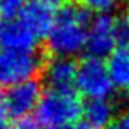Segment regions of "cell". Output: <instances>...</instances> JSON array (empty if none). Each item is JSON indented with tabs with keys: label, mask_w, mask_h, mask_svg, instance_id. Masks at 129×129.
Segmentation results:
<instances>
[{
	"label": "cell",
	"mask_w": 129,
	"mask_h": 129,
	"mask_svg": "<svg viewBox=\"0 0 129 129\" xmlns=\"http://www.w3.org/2000/svg\"><path fill=\"white\" fill-rule=\"evenodd\" d=\"M90 13L80 3L60 5L57 18L47 33V49L56 57H74L87 49Z\"/></svg>",
	"instance_id": "cell-1"
},
{
	"label": "cell",
	"mask_w": 129,
	"mask_h": 129,
	"mask_svg": "<svg viewBox=\"0 0 129 129\" xmlns=\"http://www.w3.org/2000/svg\"><path fill=\"white\" fill-rule=\"evenodd\" d=\"M35 113L44 129H64L79 121L83 114V105L74 90L49 88L43 93Z\"/></svg>",
	"instance_id": "cell-2"
},
{
	"label": "cell",
	"mask_w": 129,
	"mask_h": 129,
	"mask_svg": "<svg viewBox=\"0 0 129 129\" xmlns=\"http://www.w3.org/2000/svg\"><path fill=\"white\" fill-rule=\"evenodd\" d=\"M43 70V57L35 49H0V87L33 80Z\"/></svg>",
	"instance_id": "cell-3"
},
{
	"label": "cell",
	"mask_w": 129,
	"mask_h": 129,
	"mask_svg": "<svg viewBox=\"0 0 129 129\" xmlns=\"http://www.w3.org/2000/svg\"><path fill=\"white\" fill-rule=\"evenodd\" d=\"M75 87L88 100L110 98V95L113 93V88H116L108 72V66L101 59L91 56L80 62L79 70H77Z\"/></svg>",
	"instance_id": "cell-4"
},
{
	"label": "cell",
	"mask_w": 129,
	"mask_h": 129,
	"mask_svg": "<svg viewBox=\"0 0 129 129\" xmlns=\"http://www.w3.org/2000/svg\"><path fill=\"white\" fill-rule=\"evenodd\" d=\"M118 44L116 26L114 18L108 13H98L90 23L87 38V51L91 57H103L110 56Z\"/></svg>",
	"instance_id": "cell-5"
},
{
	"label": "cell",
	"mask_w": 129,
	"mask_h": 129,
	"mask_svg": "<svg viewBox=\"0 0 129 129\" xmlns=\"http://www.w3.org/2000/svg\"><path fill=\"white\" fill-rule=\"evenodd\" d=\"M41 96V85L35 79L13 85L5 93V113L15 119L28 116L31 111H36Z\"/></svg>",
	"instance_id": "cell-6"
},
{
	"label": "cell",
	"mask_w": 129,
	"mask_h": 129,
	"mask_svg": "<svg viewBox=\"0 0 129 129\" xmlns=\"http://www.w3.org/2000/svg\"><path fill=\"white\" fill-rule=\"evenodd\" d=\"M59 8L60 7L57 0H28L26 7L23 8L18 18H21L41 39L43 36H47V33L51 31L57 18Z\"/></svg>",
	"instance_id": "cell-7"
},
{
	"label": "cell",
	"mask_w": 129,
	"mask_h": 129,
	"mask_svg": "<svg viewBox=\"0 0 129 129\" xmlns=\"http://www.w3.org/2000/svg\"><path fill=\"white\" fill-rule=\"evenodd\" d=\"M39 38L21 18L8 20L0 31V44L7 49H35Z\"/></svg>",
	"instance_id": "cell-8"
},
{
	"label": "cell",
	"mask_w": 129,
	"mask_h": 129,
	"mask_svg": "<svg viewBox=\"0 0 129 129\" xmlns=\"http://www.w3.org/2000/svg\"><path fill=\"white\" fill-rule=\"evenodd\" d=\"M79 66L72 57H56L44 69V77L52 90H72L75 87Z\"/></svg>",
	"instance_id": "cell-9"
},
{
	"label": "cell",
	"mask_w": 129,
	"mask_h": 129,
	"mask_svg": "<svg viewBox=\"0 0 129 129\" xmlns=\"http://www.w3.org/2000/svg\"><path fill=\"white\" fill-rule=\"evenodd\" d=\"M83 118L95 129H105L116 118V108L110 98H91L83 105Z\"/></svg>",
	"instance_id": "cell-10"
},
{
	"label": "cell",
	"mask_w": 129,
	"mask_h": 129,
	"mask_svg": "<svg viewBox=\"0 0 129 129\" xmlns=\"http://www.w3.org/2000/svg\"><path fill=\"white\" fill-rule=\"evenodd\" d=\"M108 72L114 87L119 90H129V47L114 49L108 56Z\"/></svg>",
	"instance_id": "cell-11"
},
{
	"label": "cell",
	"mask_w": 129,
	"mask_h": 129,
	"mask_svg": "<svg viewBox=\"0 0 129 129\" xmlns=\"http://www.w3.org/2000/svg\"><path fill=\"white\" fill-rule=\"evenodd\" d=\"M26 3L28 0H0V18L7 20V21L18 18Z\"/></svg>",
	"instance_id": "cell-12"
},
{
	"label": "cell",
	"mask_w": 129,
	"mask_h": 129,
	"mask_svg": "<svg viewBox=\"0 0 129 129\" xmlns=\"http://www.w3.org/2000/svg\"><path fill=\"white\" fill-rule=\"evenodd\" d=\"M114 26H116L118 44H121L123 47H129V10L114 18Z\"/></svg>",
	"instance_id": "cell-13"
},
{
	"label": "cell",
	"mask_w": 129,
	"mask_h": 129,
	"mask_svg": "<svg viewBox=\"0 0 129 129\" xmlns=\"http://www.w3.org/2000/svg\"><path fill=\"white\" fill-rule=\"evenodd\" d=\"M123 0H79L80 5H83L87 10H91V12L96 13H108L111 10L118 8L121 5Z\"/></svg>",
	"instance_id": "cell-14"
},
{
	"label": "cell",
	"mask_w": 129,
	"mask_h": 129,
	"mask_svg": "<svg viewBox=\"0 0 129 129\" xmlns=\"http://www.w3.org/2000/svg\"><path fill=\"white\" fill-rule=\"evenodd\" d=\"M13 129H44L41 126V123L38 121L36 116H23L15 119V124H13Z\"/></svg>",
	"instance_id": "cell-15"
},
{
	"label": "cell",
	"mask_w": 129,
	"mask_h": 129,
	"mask_svg": "<svg viewBox=\"0 0 129 129\" xmlns=\"http://www.w3.org/2000/svg\"><path fill=\"white\" fill-rule=\"evenodd\" d=\"M105 129H129V113L114 118Z\"/></svg>",
	"instance_id": "cell-16"
},
{
	"label": "cell",
	"mask_w": 129,
	"mask_h": 129,
	"mask_svg": "<svg viewBox=\"0 0 129 129\" xmlns=\"http://www.w3.org/2000/svg\"><path fill=\"white\" fill-rule=\"evenodd\" d=\"M64 129H95V127H91L88 123H74V124H70V126L64 127Z\"/></svg>",
	"instance_id": "cell-17"
},
{
	"label": "cell",
	"mask_w": 129,
	"mask_h": 129,
	"mask_svg": "<svg viewBox=\"0 0 129 129\" xmlns=\"http://www.w3.org/2000/svg\"><path fill=\"white\" fill-rule=\"evenodd\" d=\"M0 129H13V126H10L8 121L5 119L3 114H0Z\"/></svg>",
	"instance_id": "cell-18"
},
{
	"label": "cell",
	"mask_w": 129,
	"mask_h": 129,
	"mask_svg": "<svg viewBox=\"0 0 129 129\" xmlns=\"http://www.w3.org/2000/svg\"><path fill=\"white\" fill-rule=\"evenodd\" d=\"M5 111V93L0 91V114H3Z\"/></svg>",
	"instance_id": "cell-19"
},
{
	"label": "cell",
	"mask_w": 129,
	"mask_h": 129,
	"mask_svg": "<svg viewBox=\"0 0 129 129\" xmlns=\"http://www.w3.org/2000/svg\"><path fill=\"white\" fill-rule=\"evenodd\" d=\"M0 31H2V26H0Z\"/></svg>",
	"instance_id": "cell-20"
}]
</instances>
